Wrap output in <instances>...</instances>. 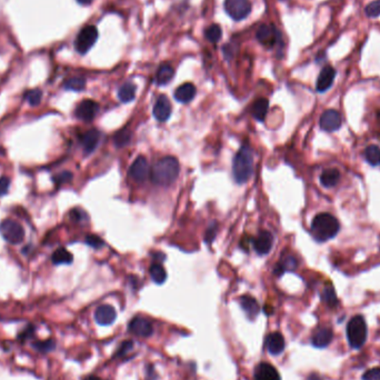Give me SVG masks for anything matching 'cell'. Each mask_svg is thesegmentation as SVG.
Here are the masks:
<instances>
[{"label": "cell", "mask_w": 380, "mask_h": 380, "mask_svg": "<svg viewBox=\"0 0 380 380\" xmlns=\"http://www.w3.org/2000/svg\"><path fill=\"white\" fill-rule=\"evenodd\" d=\"M179 170V162L175 157L161 158L150 171L151 180L158 186H169L177 179Z\"/></svg>", "instance_id": "1"}, {"label": "cell", "mask_w": 380, "mask_h": 380, "mask_svg": "<svg viewBox=\"0 0 380 380\" xmlns=\"http://www.w3.org/2000/svg\"><path fill=\"white\" fill-rule=\"evenodd\" d=\"M340 224L333 214L321 212L312 219L311 234L317 241H326L334 238L339 232Z\"/></svg>", "instance_id": "2"}, {"label": "cell", "mask_w": 380, "mask_h": 380, "mask_svg": "<svg viewBox=\"0 0 380 380\" xmlns=\"http://www.w3.org/2000/svg\"><path fill=\"white\" fill-rule=\"evenodd\" d=\"M254 171L253 151L247 145L242 146L237 152L232 164V174L238 183L247 182Z\"/></svg>", "instance_id": "3"}, {"label": "cell", "mask_w": 380, "mask_h": 380, "mask_svg": "<svg viewBox=\"0 0 380 380\" xmlns=\"http://www.w3.org/2000/svg\"><path fill=\"white\" fill-rule=\"evenodd\" d=\"M368 335L367 323L363 316H355L347 324V338L354 349H360L365 345Z\"/></svg>", "instance_id": "4"}, {"label": "cell", "mask_w": 380, "mask_h": 380, "mask_svg": "<svg viewBox=\"0 0 380 380\" xmlns=\"http://www.w3.org/2000/svg\"><path fill=\"white\" fill-rule=\"evenodd\" d=\"M98 39V30L93 24L85 26L78 33L75 40L76 51L80 55H86L94 47Z\"/></svg>", "instance_id": "5"}, {"label": "cell", "mask_w": 380, "mask_h": 380, "mask_svg": "<svg viewBox=\"0 0 380 380\" xmlns=\"http://www.w3.org/2000/svg\"><path fill=\"white\" fill-rule=\"evenodd\" d=\"M0 234L6 241L17 245L23 241L24 230L22 226L12 219H5L0 224Z\"/></svg>", "instance_id": "6"}, {"label": "cell", "mask_w": 380, "mask_h": 380, "mask_svg": "<svg viewBox=\"0 0 380 380\" xmlns=\"http://www.w3.org/2000/svg\"><path fill=\"white\" fill-rule=\"evenodd\" d=\"M224 7L231 19L240 21L250 15L253 6L250 0H225Z\"/></svg>", "instance_id": "7"}, {"label": "cell", "mask_w": 380, "mask_h": 380, "mask_svg": "<svg viewBox=\"0 0 380 380\" xmlns=\"http://www.w3.org/2000/svg\"><path fill=\"white\" fill-rule=\"evenodd\" d=\"M257 40L266 48H274L279 44L281 36L274 24H261L256 33Z\"/></svg>", "instance_id": "8"}, {"label": "cell", "mask_w": 380, "mask_h": 380, "mask_svg": "<svg viewBox=\"0 0 380 380\" xmlns=\"http://www.w3.org/2000/svg\"><path fill=\"white\" fill-rule=\"evenodd\" d=\"M342 124V119H341V115L339 112H337L335 109H329L326 110L320 117L319 120V125L320 128L324 131H336L338 130L341 127Z\"/></svg>", "instance_id": "9"}, {"label": "cell", "mask_w": 380, "mask_h": 380, "mask_svg": "<svg viewBox=\"0 0 380 380\" xmlns=\"http://www.w3.org/2000/svg\"><path fill=\"white\" fill-rule=\"evenodd\" d=\"M149 165L147 159L144 156H139L136 160L133 161L129 169V175L131 178L137 182H143L149 176Z\"/></svg>", "instance_id": "10"}, {"label": "cell", "mask_w": 380, "mask_h": 380, "mask_svg": "<svg viewBox=\"0 0 380 380\" xmlns=\"http://www.w3.org/2000/svg\"><path fill=\"white\" fill-rule=\"evenodd\" d=\"M129 332L138 337H142V338H147L154 333V327H152V323L146 318L134 317L129 322Z\"/></svg>", "instance_id": "11"}, {"label": "cell", "mask_w": 380, "mask_h": 380, "mask_svg": "<svg viewBox=\"0 0 380 380\" xmlns=\"http://www.w3.org/2000/svg\"><path fill=\"white\" fill-rule=\"evenodd\" d=\"M98 109H99V105L95 100L85 99L77 106L75 115L78 119L84 121H91L98 113Z\"/></svg>", "instance_id": "12"}, {"label": "cell", "mask_w": 380, "mask_h": 380, "mask_svg": "<svg viewBox=\"0 0 380 380\" xmlns=\"http://www.w3.org/2000/svg\"><path fill=\"white\" fill-rule=\"evenodd\" d=\"M116 317H117V312L110 305L99 306L95 311V320L100 326H109L114 323Z\"/></svg>", "instance_id": "13"}, {"label": "cell", "mask_w": 380, "mask_h": 380, "mask_svg": "<svg viewBox=\"0 0 380 380\" xmlns=\"http://www.w3.org/2000/svg\"><path fill=\"white\" fill-rule=\"evenodd\" d=\"M273 242H274V238H273L272 232H269L267 230H262L259 232V235L253 240L254 249L256 250L257 254L267 255L273 248Z\"/></svg>", "instance_id": "14"}, {"label": "cell", "mask_w": 380, "mask_h": 380, "mask_svg": "<svg viewBox=\"0 0 380 380\" xmlns=\"http://www.w3.org/2000/svg\"><path fill=\"white\" fill-rule=\"evenodd\" d=\"M336 77V70L332 66H326L323 67L322 70L320 71L319 76H318L317 83H316V89L318 93H324L328 90L335 80Z\"/></svg>", "instance_id": "15"}, {"label": "cell", "mask_w": 380, "mask_h": 380, "mask_svg": "<svg viewBox=\"0 0 380 380\" xmlns=\"http://www.w3.org/2000/svg\"><path fill=\"white\" fill-rule=\"evenodd\" d=\"M334 333L332 328L319 327L317 328L311 337V344L316 348H326L333 341Z\"/></svg>", "instance_id": "16"}, {"label": "cell", "mask_w": 380, "mask_h": 380, "mask_svg": "<svg viewBox=\"0 0 380 380\" xmlns=\"http://www.w3.org/2000/svg\"><path fill=\"white\" fill-rule=\"evenodd\" d=\"M254 380H281L278 370L268 363L257 365L254 372Z\"/></svg>", "instance_id": "17"}, {"label": "cell", "mask_w": 380, "mask_h": 380, "mask_svg": "<svg viewBox=\"0 0 380 380\" xmlns=\"http://www.w3.org/2000/svg\"><path fill=\"white\" fill-rule=\"evenodd\" d=\"M154 117L160 122L167 121L171 115V105L166 96H160L156 101L154 107Z\"/></svg>", "instance_id": "18"}, {"label": "cell", "mask_w": 380, "mask_h": 380, "mask_svg": "<svg viewBox=\"0 0 380 380\" xmlns=\"http://www.w3.org/2000/svg\"><path fill=\"white\" fill-rule=\"evenodd\" d=\"M266 348L269 354L277 356L285 350V339L280 333H272L266 338Z\"/></svg>", "instance_id": "19"}, {"label": "cell", "mask_w": 380, "mask_h": 380, "mask_svg": "<svg viewBox=\"0 0 380 380\" xmlns=\"http://www.w3.org/2000/svg\"><path fill=\"white\" fill-rule=\"evenodd\" d=\"M196 91H197V89H196L194 84L186 83L179 86V87L176 89L175 98L176 100H178L179 102L187 103L194 99L196 96Z\"/></svg>", "instance_id": "20"}, {"label": "cell", "mask_w": 380, "mask_h": 380, "mask_svg": "<svg viewBox=\"0 0 380 380\" xmlns=\"http://www.w3.org/2000/svg\"><path fill=\"white\" fill-rule=\"evenodd\" d=\"M99 140H100V132L98 130L91 129V130H88L87 132H85L82 138V144L84 147L85 154L88 155L90 154V152H93L96 149Z\"/></svg>", "instance_id": "21"}, {"label": "cell", "mask_w": 380, "mask_h": 380, "mask_svg": "<svg viewBox=\"0 0 380 380\" xmlns=\"http://www.w3.org/2000/svg\"><path fill=\"white\" fill-rule=\"evenodd\" d=\"M240 306L249 319H254L260 312V307L257 300L250 296H242L240 298Z\"/></svg>", "instance_id": "22"}, {"label": "cell", "mask_w": 380, "mask_h": 380, "mask_svg": "<svg viewBox=\"0 0 380 380\" xmlns=\"http://www.w3.org/2000/svg\"><path fill=\"white\" fill-rule=\"evenodd\" d=\"M340 180V173L338 169L336 168H329L322 171L320 175V182L323 187L326 188H333Z\"/></svg>", "instance_id": "23"}, {"label": "cell", "mask_w": 380, "mask_h": 380, "mask_svg": "<svg viewBox=\"0 0 380 380\" xmlns=\"http://www.w3.org/2000/svg\"><path fill=\"white\" fill-rule=\"evenodd\" d=\"M174 75H175V70H174L173 67H171L168 64H164V65L159 67V69L156 73L155 82L159 86L167 85L171 80V79L174 78Z\"/></svg>", "instance_id": "24"}, {"label": "cell", "mask_w": 380, "mask_h": 380, "mask_svg": "<svg viewBox=\"0 0 380 380\" xmlns=\"http://www.w3.org/2000/svg\"><path fill=\"white\" fill-rule=\"evenodd\" d=\"M268 107L269 102L266 98H259V99H257L253 105V110H251V114H253L254 118L258 121L265 120L268 112Z\"/></svg>", "instance_id": "25"}, {"label": "cell", "mask_w": 380, "mask_h": 380, "mask_svg": "<svg viewBox=\"0 0 380 380\" xmlns=\"http://www.w3.org/2000/svg\"><path fill=\"white\" fill-rule=\"evenodd\" d=\"M51 260H52L53 265H57V266L70 265L73 260V256L66 248L61 247V248H58L57 250H55V253L52 254V257H51Z\"/></svg>", "instance_id": "26"}, {"label": "cell", "mask_w": 380, "mask_h": 380, "mask_svg": "<svg viewBox=\"0 0 380 380\" xmlns=\"http://www.w3.org/2000/svg\"><path fill=\"white\" fill-rule=\"evenodd\" d=\"M136 97V86L131 83H126L118 90V98L121 102H130Z\"/></svg>", "instance_id": "27"}, {"label": "cell", "mask_w": 380, "mask_h": 380, "mask_svg": "<svg viewBox=\"0 0 380 380\" xmlns=\"http://www.w3.org/2000/svg\"><path fill=\"white\" fill-rule=\"evenodd\" d=\"M365 159L371 166H379L380 165V148L378 146H368L365 149Z\"/></svg>", "instance_id": "28"}, {"label": "cell", "mask_w": 380, "mask_h": 380, "mask_svg": "<svg viewBox=\"0 0 380 380\" xmlns=\"http://www.w3.org/2000/svg\"><path fill=\"white\" fill-rule=\"evenodd\" d=\"M150 276L151 279L154 280L157 285L164 284L167 278L166 270H165V268L160 263H152L150 267Z\"/></svg>", "instance_id": "29"}, {"label": "cell", "mask_w": 380, "mask_h": 380, "mask_svg": "<svg viewBox=\"0 0 380 380\" xmlns=\"http://www.w3.org/2000/svg\"><path fill=\"white\" fill-rule=\"evenodd\" d=\"M64 88L72 91H82L86 88V79L82 77H72L64 83Z\"/></svg>", "instance_id": "30"}, {"label": "cell", "mask_w": 380, "mask_h": 380, "mask_svg": "<svg viewBox=\"0 0 380 380\" xmlns=\"http://www.w3.org/2000/svg\"><path fill=\"white\" fill-rule=\"evenodd\" d=\"M222 36L223 30L220 28L219 24H211V26H209L205 30L206 39L212 42V44H216V42L222 39Z\"/></svg>", "instance_id": "31"}, {"label": "cell", "mask_w": 380, "mask_h": 380, "mask_svg": "<svg viewBox=\"0 0 380 380\" xmlns=\"http://www.w3.org/2000/svg\"><path fill=\"white\" fill-rule=\"evenodd\" d=\"M115 144L117 147H125L130 143L131 140V131L128 128H124L120 131L115 134Z\"/></svg>", "instance_id": "32"}, {"label": "cell", "mask_w": 380, "mask_h": 380, "mask_svg": "<svg viewBox=\"0 0 380 380\" xmlns=\"http://www.w3.org/2000/svg\"><path fill=\"white\" fill-rule=\"evenodd\" d=\"M34 349H36L38 352L46 354L51 351L56 347V341L53 339H47V340H41V341H36L33 344Z\"/></svg>", "instance_id": "33"}, {"label": "cell", "mask_w": 380, "mask_h": 380, "mask_svg": "<svg viewBox=\"0 0 380 380\" xmlns=\"http://www.w3.org/2000/svg\"><path fill=\"white\" fill-rule=\"evenodd\" d=\"M41 98H42V93L40 89H33L29 90L24 95V99L28 101L30 106H38L41 102Z\"/></svg>", "instance_id": "34"}, {"label": "cell", "mask_w": 380, "mask_h": 380, "mask_svg": "<svg viewBox=\"0 0 380 380\" xmlns=\"http://www.w3.org/2000/svg\"><path fill=\"white\" fill-rule=\"evenodd\" d=\"M322 300L329 306V307H335V306L337 305L338 300H337L336 293H335V290L333 289V287H327L326 289L323 290Z\"/></svg>", "instance_id": "35"}, {"label": "cell", "mask_w": 380, "mask_h": 380, "mask_svg": "<svg viewBox=\"0 0 380 380\" xmlns=\"http://www.w3.org/2000/svg\"><path fill=\"white\" fill-rule=\"evenodd\" d=\"M366 15L370 18H377L380 16V0H375L366 6Z\"/></svg>", "instance_id": "36"}, {"label": "cell", "mask_w": 380, "mask_h": 380, "mask_svg": "<svg viewBox=\"0 0 380 380\" xmlns=\"http://www.w3.org/2000/svg\"><path fill=\"white\" fill-rule=\"evenodd\" d=\"M85 241H86V243L88 245V246L93 247L95 249H99V248H101L103 246V240H102V239L100 237L96 236V235H88L87 237H86Z\"/></svg>", "instance_id": "37"}, {"label": "cell", "mask_w": 380, "mask_h": 380, "mask_svg": "<svg viewBox=\"0 0 380 380\" xmlns=\"http://www.w3.org/2000/svg\"><path fill=\"white\" fill-rule=\"evenodd\" d=\"M72 179V174L69 173V171H63V173L55 176L53 177V181L57 185H61V183L65 182H69Z\"/></svg>", "instance_id": "38"}, {"label": "cell", "mask_w": 380, "mask_h": 380, "mask_svg": "<svg viewBox=\"0 0 380 380\" xmlns=\"http://www.w3.org/2000/svg\"><path fill=\"white\" fill-rule=\"evenodd\" d=\"M363 380H380V368L367 370L363 375Z\"/></svg>", "instance_id": "39"}, {"label": "cell", "mask_w": 380, "mask_h": 380, "mask_svg": "<svg viewBox=\"0 0 380 380\" xmlns=\"http://www.w3.org/2000/svg\"><path fill=\"white\" fill-rule=\"evenodd\" d=\"M10 187V179L8 177L3 176L0 177V197H3L6 194L8 193Z\"/></svg>", "instance_id": "40"}, {"label": "cell", "mask_w": 380, "mask_h": 380, "mask_svg": "<svg viewBox=\"0 0 380 380\" xmlns=\"http://www.w3.org/2000/svg\"><path fill=\"white\" fill-rule=\"evenodd\" d=\"M132 341H124V342H122V344H121V346H120V349H119V351L117 352V354H116V356H124V355H126L128 351H129L130 350V349L132 348Z\"/></svg>", "instance_id": "41"}, {"label": "cell", "mask_w": 380, "mask_h": 380, "mask_svg": "<svg viewBox=\"0 0 380 380\" xmlns=\"http://www.w3.org/2000/svg\"><path fill=\"white\" fill-rule=\"evenodd\" d=\"M216 231H217V226H216V224L211 225V226L209 227V228H208V230H207V232H206V238H205L207 243H210V242L213 240L214 235H216Z\"/></svg>", "instance_id": "42"}, {"label": "cell", "mask_w": 380, "mask_h": 380, "mask_svg": "<svg viewBox=\"0 0 380 380\" xmlns=\"http://www.w3.org/2000/svg\"><path fill=\"white\" fill-rule=\"evenodd\" d=\"M35 333V327L32 326V324H29V326L23 330L22 333H20L19 335H18V339L20 340H24L29 338V337H32V335Z\"/></svg>", "instance_id": "43"}, {"label": "cell", "mask_w": 380, "mask_h": 380, "mask_svg": "<svg viewBox=\"0 0 380 380\" xmlns=\"http://www.w3.org/2000/svg\"><path fill=\"white\" fill-rule=\"evenodd\" d=\"M70 218L75 222H80L84 218V212L80 209H73L70 211Z\"/></svg>", "instance_id": "44"}, {"label": "cell", "mask_w": 380, "mask_h": 380, "mask_svg": "<svg viewBox=\"0 0 380 380\" xmlns=\"http://www.w3.org/2000/svg\"><path fill=\"white\" fill-rule=\"evenodd\" d=\"M305 380H322V379L320 378V376H318L317 373H310V375Z\"/></svg>", "instance_id": "45"}, {"label": "cell", "mask_w": 380, "mask_h": 380, "mask_svg": "<svg viewBox=\"0 0 380 380\" xmlns=\"http://www.w3.org/2000/svg\"><path fill=\"white\" fill-rule=\"evenodd\" d=\"M247 237H243L242 240H241V248H245L246 250H248L247 246H248V242H247Z\"/></svg>", "instance_id": "46"}, {"label": "cell", "mask_w": 380, "mask_h": 380, "mask_svg": "<svg viewBox=\"0 0 380 380\" xmlns=\"http://www.w3.org/2000/svg\"><path fill=\"white\" fill-rule=\"evenodd\" d=\"M77 2L80 4V5H84V6H87V5H90L91 3L94 2V0H77Z\"/></svg>", "instance_id": "47"}, {"label": "cell", "mask_w": 380, "mask_h": 380, "mask_svg": "<svg viewBox=\"0 0 380 380\" xmlns=\"http://www.w3.org/2000/svg\"><path fill=\"white\" fill-rule=\"evenodd\" d=\"M85 380H101V379H100V378H98V377H96V376H89V377L86 378Z\"/></svg>", "instance_id": "48"}]
</instances>
